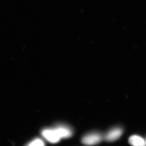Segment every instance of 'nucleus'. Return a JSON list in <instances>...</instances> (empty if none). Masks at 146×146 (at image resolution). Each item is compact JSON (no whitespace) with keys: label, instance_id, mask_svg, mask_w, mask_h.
I'll list each match as a JSON object with an SVG mask.
<instances>
[{"label":"nucleus","instance_id":"nucleus-1","mask_svg":"<svg viewBox=\"0 0 146 146\" xmlns=\"http://www.w3.org/2000/svg\"><path fill=\"white\" fill-rule=\"evenodd\" d=\"M42 135L48 141L52 143L59 142L61 138L60 133L57 127L44 129L42 132Z\"/></svg>","mask_w":146,"mask_h":146},{"label":"nucleus","instance_id":"nucleus-2","mask_svg":"<svg viewBox=\"0 0 146 146\" xmlns=\"http://www.w3.org/2000/svg\"><path fill=\"white\" fill-rule=\"evenodd\" d=\"M103 136L98 133H92L84 136L82 139V143L86 145H96L101 142Z\"/></svg>","mask_w":146,"mask_h":146},{"label":"nucleus","instance_id":"nucleus-3","mask_svg":"<svg viewBox=\"0 0 146 146\" xmlns=\"http://www.w3.org/2000/svg\"><path fill=\"white\" fill-rule=\"evenodd\" d=\"M123 132V129L121 128H114L106 133L105 136V140L110 142L116 141L121 136Z\"/></svg>","mask_w":146,"mask_h":146},{"label":"nucleus","instance_id":"nucleus-4","mask_svg":"<svg viewBox=\"0 0 146 146\" xmlns=\"http://www.w3.org/2000/svg\"><path fill=\"white\" fill-rule=\"evenodd\" d=\"M129 143L133 146H146V142L145 140L137 135L131 136L129 139Z\"/></svg>","mask_w":146,"mask_h":146},{"label":"nucleus","instance_id":"nucleus-5","mask_svg":"<svg viewBox=\"0 0 146 146\" xmlns=\"http://www.w3.org/2000/svg\"><path fill=\"white\" fill-rule=\"evenodd\" d=\"M29 146H44V144L42 140L38 139L32 142Z\"/></svg>","mask_w":146,"mask_h":146},{"label":"nucleus","instance_id":"nucleus-6","mask_svg":"<svg viewBox=\"0 0 146 146\" xmlns=\"http://www.w3.org/2000/svg\"></svg>","mask_w":146,"mask_h":146}]
</instances>
